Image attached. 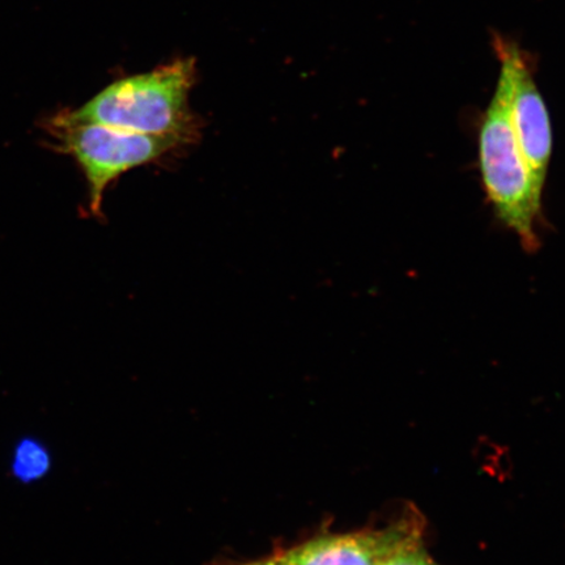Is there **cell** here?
<instances>
[{"label": "cell", "instance_id": "cell-1", "mask_svg": "<svg viewBox=\"0 0 565 565\" xmlns=\"http://www.w3.org/2000/svg\"><path fill=\"white\" fill-rule=\"evenodd\" d=\"M195 76L194 61L177 60L111 83L67 115L75 121L174 138L188 145L196 137L195 117L189 106Z\"/></svg>", "mask_w": 565, "mask_h": 565}, {"label": "cell", "instance_id": "cell-2", "mask_svg": "<svg viewBox=\"0 0 565 565\" xmlns=\"http://www.w3.org/2000/svg\"><path fill=\"white\" fill-rule=\"evenodd\" d=\"M511 82L501 66L497 90L479 131L483 188L498 217L518 235L526 252L540 246L536 223L543 190L536 185L515 138L511 118Z\"/></svg>", "mask_w": 565, "mask_h": 565}, {"label": "cell", "instance_id": "cell-3", "mask_svg": "<svg viewBox=\"0 0 565 565\" xmlns=\"http://www.w3.org/2000/svg\"><path fill=\"white\" fill-rule=\"evenodd\" d=\"M46 127L55 140L56 150L73 157L82 168L88 183L89 209L94 215L102 211L106 190L119 177L132 169L152 164L183 146L174 138L75 121L67 111L49 119Z\"/></svg>", "mask_w": 565, "mask_h": 565}, {"label": "cell", "instance_id": "cell-4", "mask_svg": "<svg viewBox=\"0 0 565 565\" xmlns=\"http://www.w3.org/2000/svg\"><path fill=\"white\" fill-rule=\"evenodd\" d=\"M500 66L507 70L511 82V118L522 154L541 190L545 188L553 131L545 100L536 86L532 63L521 49L503 38L493 40Z\"/></svg>", "mask_w": 565, "mask_h": 565}, {"label": "cell", "instance_id": "cell-5", "mask_svg": "<svg viewBox=\"0 0 565 565\" xmlns=\"http://www.w3.org/2000/svg\"><path fill=\"white\" fill-rule=\"evenodd\" d=\"M418 520L407 518L376 532L324 535L243 565H383L398 550L420 540Z\"/></svg>", "mask_w": 565, "mask_h": 565}, {"label": "cell", "instance_id": "cell-6", "mask_svg": "<svg viewBox=\"0 0 565 565\" xmlns=\"http://www.w3.org/2000/svg\"><path fill=\"white\" fill-rule=\"evenodd\" d=\"M53 469V455L38 437L25 436L15 444L11 454V476L21 484H33L45 479Z\"/></svg>", "mask_w": 565, "mask_h": 565}, {"label": "cell", "instance_id": "cell-7", "mask_svg": "<svg viewBox=\"0 0 565 565\" xmlns=\"http://www.w3.org/2000/svg\"><path fill=\"white\" fill-rule=\"evenodd\" d=\"M383 565H440L422 547L420 540L408 543L383 563Z\"/></svg>", "mask_w": 565, "mask_h": 565}]
</instances>
